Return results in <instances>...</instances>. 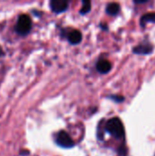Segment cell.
Wrapping results in <instances>:
<instances>
[{"mask_svg":"<svg viewBox=\"0 0 155 156\" xmlns=\"http://www.w3.org/2000/svg\"><path fill=\"white\" fill-rule=\"evenodd\" d=\"M106 131L116 139L124 137V127L119 118L111 119L106 124Z\"/></svg>","mask_w":155,"mask_h":156,"instance_id":"6da1fadb","label":"cell"},{"mask_svg":"<svg viewBox=\"0 0 155 156\" xmlns=\"http://www.w3.org/2000/svg\"><path fill=\"white\" fill-rule=\"evenodd\" d=\"M32 27V22L27 15H21L16 25V31L20 35H26Z\"/></svg>","mask_w":155,"mask_h":156,"instance_id":"7a4b0ae2","label":"cell"},{"mask_svg":"<svg viewBox=\"0 0 155 156\" xmlns=\"http://www.w3.org/2000/svg\"><path fill=\"white\" fill-rule=\"evenodd\" d=\"M57 144L64 148H71L74 145V142L66 132H59L57 135Z\"/></svg>","mask_w":155,"mask_h":156,"instance_id":"3957f363","label":"cell"},{"mask_svg":"<svg viewBox=\"0 0 155 156\" xmlns=\"http://www.w3.org/2000/svg\"><path fill=\"white\" fill-rule=\"evenodd\" d=\"M68 2L65 0H52L50 2V8L55 13H62L68 8Z\"/></svg>","mask_w":155,"mask_h":156,"instance_id":"277c9868","label":"cell"},{"mask_svg":"<svg viewBox=\"0 0 155 156\" xmlns=\"http://www.w3.org/2000/svg\"><path fill=\"white\" fill-rule=\"evenodd\" d=\"M153 46L149 45V44H142L139 45L137 47H135L133 48V52L135 54H142V55H146V54H150L153 51Z\"/></svg>","mask_w":155,"mask_h":156,"instance_id":"5b68a950","label":"cell"},{"mask_svg":"<svg viewBox=\"0 0 155 156\" xmlns=\"http://www.w3.org/2000/svg\"><path fill=\"white\" fill-rule=\"evenodd\" d=\"M111 64L107 59H101L97 63V69L100 73H107L111 70Z\"/></svg>","mask_w":155,"mask_h":156,"instance_id":"8992f818","label":"cell"},{"mask_svg":"<svg viewBox=\"0 0 155 156\" xmlns=\"http://www.w3.org/2000/svg\"><path fill=\"white\" fill-rule=\"evenodd\" d=\"M68 38H69V41L71 43V44H79L80 41H81V38H82V36H81V33L79 31V30H73L71 31L69 36H68Z\"/></svg>","mask_w":155,"mask_h":156,"instance_id":"52a82bcc","label":"cell"},{"mask_svg":"<svg viewBox=\"0 0 155 156\" xmlns=\"http://www.w3.org/2000/svg\"><path fill=\"white\" fill-rule=\"evenodd\" d=\"M120 5L117 4V3H111L107 5V8H106V12L111 15V16H115L117 15L119 12H120Z\"/></svg>","mask_w":155,"mask_h":156,"instance_id":"ba28073f","label":"cell"},{"mask_svg":"<svg viewBox=\"0 0 155 156\" xmlns=\"http://www.w3.org/2000/svg\"><path fill=\"white\" fill-rule=\"evenodd\" d=\"M146 22H154L155 23V13H147L142 17L141 19L142 25L143 26L144 23Z\"/></svg>","mask_w":155,"mask_h":156,"instance_id":"9c48e42d","label":"cell"},{"mask_svg":"<svg viewBox=\"0 0 155 156\" xmlns=\"http://www.w3.org/2000/svg\"><path fill=\"white\" fill-rule=\"evenodd\" d=\"M90 6H91V3L90 1H83L82 2V7L79 11L80 14L84 15V14H87L90 10Z\"/></svg>","mask_w":155,"mask_h":156,"instance_id":"30bf717a","label":"cell"},{"mask_svg":"<svg viewBox=\"0 0 155 156\" xmlns=\"http://www.w3.org/2000/svg\"><path fill=\"white\" fill-rule=\"evenodd\" d=\"M113 100H115L116 101H118V102H120V101H122L123 100H124V98L123 97H121V96H113V97H111Z\"/></svg>","mask_w":155,"mask_h":156,"instance_id":"8fae6325","label":"cell"}]
</instances>
